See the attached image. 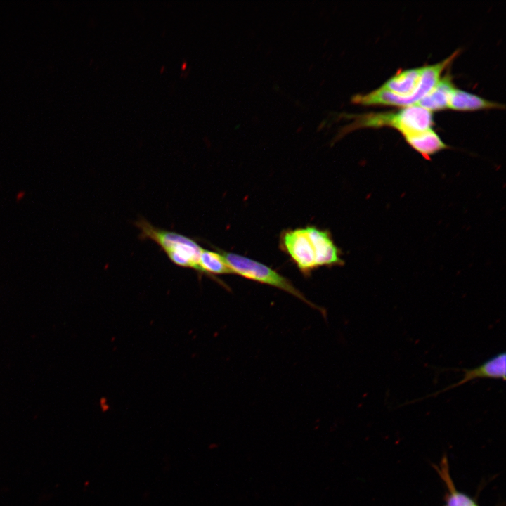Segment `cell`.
I'll return each instance as SVG.
<instances>
[{
	"label": "cell",
	"mask_w": 506,
	"mask_h": 506,
	"mask_svg": "<svg viewBox=\"0 0 506 506\" xmlns=\"http://www.w3.org/2000/svg\"><path fill=\"white\" fill-rule=\"evenodd\" d=\"M307 228L315 245L318 267L343 265L341 252L335 245L330 233L315 226H309Z\"/></svg>",
	"instance_id": "obj_6"
},
{
	"label": "cell",
	"mask_w": 506,
	"mask_h": 506,
	"mask_svg": "<svg viewBox=\"0 0 506 506\" xmlns=\"http://www.w3.org/2000/svg\"><path fill=\"white\" fill-rule=\"evenodd\" d=\"M281 247L290 256L304 275L318 268L314 243L307 226L283 232L280 237Z\"/></svg>",
	"instance_id": "obj_4"
},
{
	"label": "cell",
	"mask_w": 506,
	"mask_h": 506,
	"mask_svg": "<svg viewBox=\"0 0 506 506\" xmlns=\"http://www.w3.org/2000/svg\"><path fill=\"white\" fill-rule=\"evenodd\" d=\"M462 370L464 372L462 379L420 399L435 396L476 379L488 378L505 380L506 376V354L505 352L498 353L479 366L470 369H462Z\"/></svg>",
	"instance_id": "obj_5"
},
{
	"label": "cell",
	"mask_w": 506,
	"mask_h": 506,
	"mask_svg": "<svg viewBox=\"0 0 506 506\" xmlns=\"http://www.w3.org/2000/svg\"><path fill=\"white\" fill-rule=\"evenodd\" d=\"M504 108L500 103L489 101L479 96L455 88L450 95L448 108L455 110L470 111Z\"/></svg>",
	"instance_id": "obj_10"
},
{
	"label": "cell",
	"mask_w": 506,
	"mask_h": 506,
	"mask_svg": "<svg viewBox=\"0 0 506 506\" xmlns=\"http://www.w3.org/2000/svg\"><path fill=\"white\" fill-rule=\"evenodd\" d=\"M403 138L413 149L427 160L439 151L448 148L432 128Z\"/></svg>",
	"instance_id": "obj_8"
},
{
	"label": "cell",
	"mask_w": 506,
	"mask_h": 506,
	"mask_svg": "<svg viewBox=\"0 0 506 506\" xmlns=\"http://www.w3.org/2000/svg\"><path fill=\"white\" fill-rule=\"evenodd\" d=\"M459 51L434 65L397 72L382 86L365 94L352 97V103L362 105L407 107L416 105L437 84L444 70L456 58Z\"/></svg>",
	"instance_id": "obj_1"
},
{
	"label": "cell",
	"mask_w": 506,
	"mask_h": 506,
	"mask_svg": "<svg viewBox=\"0 0 506 506\" xmlns=\"http://www.w3.org/2000/svg\"><path fill=\"white\" fill-rule=\"evenodd\" d=\"M434 468L446 488L443 506H480L472 497L456 488L450 474L446 455L443 456L440 463L438 465H434Z\"/></svg>",
	"instance_id": "obj_7"
},
{
	"label": "cell",
	"mask_w": 506,
	"mask_h": 506,
	"mask_svg": "<svg viewBox=\"0 0 506 506\" xmlns=\"http://www.w3.org/2000/svg\"><path fill=\"white\" fill-rule=\"evenodd\" d=\"M182 67H183L182 68H183V69H184V68H185V67H186V63H184V64L183 65V66H182Z\"/></svg>",
	"instance_id": "obj_12"
},
{
	"label": "cell",
	"mask_w": 506,
	"mask_h": 506,
	"mask_svg": "<svg viewBox=\"0 0 506 506\" xmlns=\"http://www.w3.org/2000/svg\"><path fill=\"white\" fill-rule=\"evenodd\" d=\"M214 249L219 252L223 257L232 273L284 290L304 301L311 307L320 310V308L308 300L306 297L292 285L290 280L275 270L248 257L233 252H228L220 249L219 247H215Z\"/></svg>",
	"instance_id": "obj_3"
},
{
	"label": "cell",
	"mask_w": 506,
	"mask_h": 506,
	"mask_svg": "<svg viewBox=\"0 0 506 506\" xmlns=\"http://www.w3.org/2000/svg\"><path fill=\"white\" fill-rule=\"evenodd\" d=\"M198 273L215 278V275L233 274L223 257L216 252L202 249L199 263Z\"/></svg>",
	"instance_id": "obj_11"
},
{
	"label": "cell",
	"mask_w": 506,
	"mask_h": 506,
	"mask_svg": "<svg viewBox=\"0 0 506 506\" xmlns=\"http://www.w3.org/2000/svg\"><path fill=\"white\" fill-rule=\"evenodd\" d=\"M455 89L449 74L441 77L434 87L416 105L431 112L448 108L453 90Z\"/></svg>",
	"instance_id": "obj_9"
},
{
	"label": "cell",
	"mask_w": 506,
	"mask_h": 506,
	"mask_svg": "<svg viewBox=\"0 0 506 506\" xmlns=\"http://www.w3.org/2000/svg\"><path fill=\"white\" fill-rule=\"evenodd\" d=\"M140 231L139 238L155 242L175 265L190 268L198 273L202 247L191 238L181 233L154 226L143 218L135 222Z\"/></svg>",
	"instance_id": "obj_2"
}]
</instances>
